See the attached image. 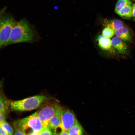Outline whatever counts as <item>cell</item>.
Here are the masks:
<instances>
[{
    "mask_svg": "<svg viewBox=\"0 0 135 135\" xmlns=\"http://www.w3.org/2000/svg\"><path fill=\"white\" fill-rule=\"evenodd\" d=\"M36 32L26 20L16 22L10 36L9 44L32 42L36 40Z\"/></svg>",
    "mask_w": 135,
    "mask_h": 135,
    "instance_id": "1",
    "label": "cell"
},
{
    "mask_svg": "<svg viewBox=\"0 0 135 135\" xmlns=\"http://www.w3.org/2000/svg\"><path fill=\"white\" fill-rule=\"evenodd\" d=\"M14 128L21 130L25 135L39 134L43 127L37 112L14 122Z\"/></svg>",
    "mask_w": 135,
    "mask_h": 135,
    "instance_id": "2",
    "label": "cell"
},
{
    "mask_svg": "<svg viewBox=\"0 0 135 135\" xmlns=\"http://www.w3.org/2000/svg\"><path fill=\"white\" fill-rule=\"evenodd\" d=\"M49 98L43 95H37L22 100L12 101L10 103L11 110L19 111L35 109L48 101Z\"/></svg>",
    "mask_w": 135,
    "mask_h": 135,
    "instance_id": "3",
    "label": "cell"
},
{
    "mask_svg": "<svg viewBox=\"0 0 135 135\" xmlns=\"http://www.w3.org/2000/svg\"><path fill=\"white\" fill-rule=\"evenodd\" d=\"M16 22L10 16H2L0 22V47L2 48L9 44L10 36Z\"/></svg>",
    "mask_w": 135,
    "mask_h": 135,
    "instance_id": "4",
    "label": "cell"
},
{
    "mask_svg": "<svg viewBox=\"0 0 135 135\" xmlns=\"http://www.w3.org/2000/svg\"><path fill=\"white\" fill-rule=\"evenodd\" d=\"M60 106L56 102L48 103L37 112L43 127H48L50 120L55 114Z\"/></svg>",
    "mask_w": 135,
    "mask_h": 135,
    "instance_id": "5",
    "label": "cell"
},
{
    "mask_svg": "<svg viewBox=\"0 0 135 135\" xmlns=\"http://www.w3.org/2000/svg\"><path fill=\"white\" fill-rule=\"evenodd\" d=\"M77 120L72 111L68 109L64 110L61 116L60 126L64 130L67 132Z\"/></svg>",
    "mask_w": 135,
    "mask_h": 135,
    "instance_id": "6",
    "label": "cell"
},
{
    "mask_svg": "<svg viewBox=\"0 0 135 135\" xmlns=\"http://www.w3.org/2000/svg\"><path fill=\"white\" fill-rule=\"evenodd\" d=\"M64 110L63 108L60 106L55 114L50 120L48 127L52 131L60 126L61 116Z\"/></svg>",
    "mask_w": 135,
    "mask_h": 135,
    "instance_id": "7",
    "label": "cell"
},
{
    "mask_svg": "<svg viewBox=\"0 0 135 135\" xmlns=\"http://www.w3.org/2000/svg\"><path fill=\"white\" fill-rule=\"evenodd\" d=\"M96 40L98 46L102 50L110 51L112 49L113 46L112 44L111 40L109 38L102 35H100L97 37Z\"/></svg>",
    "mask_w": 135,
    "mask_h": 135,
    "instance_id": "8",
    "label": "cell"
},
{
    "mask_svg": "<svg viewBox=\"0 0 135 135\" xmlns=\"http://www.w3.org/2000/svg\"><path fill=\"white\" fill-rule=\"evenodd\" d=\"M111 41L112 46L118 50L119 53L121 54L127 53L128 46L123 40L116 36L113 38Z\"/></svg>",
    "mask_w": 135,
    "mask_h": 135,
    "instance_id": "9",
    "label": "cell"
},
{
    "mask_svg": "<svg viewBox=\"0 0 135 135\" xmlns=\"http://www.w3.org/2000/svg\"><path fill=\"white\" fill-rule=\"evenodd\" d=\"M114 34L116 36L125 41H130L132 38L128 29L125 27L116 30L114 31Z\"/></svg>",
    "mask_w": 135,
    "mask_h": 135,
    "instance_id": "10",
    "label": "cell"
},
{
    "mask_svg": "<svg viewBox=\"0 0 135 135\" xmlns=\"http://www.w3.org/2000/svg\"><path fill=\"white\" fill-rule=\"evenodd\" d=\"M106 27L109 28L114 31L124 26L123 22L120 20L114 19L106 20L104 24Z\"/></svg>",
    "mask_w": 135,
    "mask_h": 135,
    "instance_id": "11",
    "label": "cell"
},
{
    "mask_svg": "<svg viewBox=\"0 0 135 135\" xmlns=\"http://www.w3.org/2000/svg\"><path fill=\"white\" fill-rule=\"evenodd\" d=\"M132 7L131 4L127 5L117 14L122 18L128 19L132 17Z\"/></svg>",
    "mask_w": 135,
    "mask_h": 135,
    "instance_id": "12",
    "label": "cell"
},
{
    "mask_svg": "<svg viewBox=\"0 0 135 135\" xmlns=\"http://www.w3.org/2000/svg\"><path fill=\"white\" fill-rule=\"evenodd\" d=\"M83 132V128L78 120L67 131L69 135H82Z\"/></svg>",
    "mask_w": 135,
    "mask_h": 135,
    "instance_id": "13",
    "label": "cell"
},
{
    "mask_svg": "<svg viewBox=\"0 0 135 135\" xmlns=\"http://www.w3.org/2000/svg\"><path fill=\"white\" fill-rule=\"evenodd\" d=\"M131 4V2L130 0H118L116 4L115 11L117 13L124 7Z\"/></svg>",
    "mask_w": 135,
    "mask_h": 135,
    "instance_id": "14",
    "label": "cell"
},
{
    "mask_svg": "<svg viewBox=\"0 0 135 135\" xmlns=\"http://www.w3.org/2000/svg\"><path fill=\"white\" fill-rule=\"evenodd\" d=\"M0 112L6 114V111L8 108V102L2 96H0Z\"/></svg>",
    "mask_w": 135,
    "mask_h": 135,
    "instance_id": "15",
    "label": "cell"
},
{
    "mask_svg": "<svg viewBox=\"0 0 135 135\" xmlns=\"http://www.w3.org/2000/svg\"><path fill=\"white\" fill-rule=\"evenodd\" d=\"M102 34L104 36L110 38L114 36V32L111 28L106 27L103 30Z\"/></svg>",
    "mask_w": 135,
    "mask_h": 135,
    "instance_id": "16",
    "label": "cell"
},
{
    "mask_svg": "<svg viewBox=\"0 0 135 135\" xmlns=\"http://www.w3.org/2000/svg\"><path fill=\"white\" fill-rule=\"evenodd\" d=\"M2 126L7 132L8 135H13V130L9 124L6 120L2 123L0 124Z\"/></svg>",
    "mask_w": 135,
    "mask_h": 135,
    "instance_id": "17",
    "label": "cell"
},
{
    "mask_svg": "<svg viewBox=\"0 0 135 135\" xmlns=\"http://www.w3.org/2000/svg\"><path fill=\"white\" fill-rule=\"evenodd\" d=\"M39 135H53V133L48 127H43L39 132Z\"/></svg>",
    "mask_w": 135,
    "mask_h": 135,
    "instance_id": "18",
    "label": "cell"
},
{
    "mask_svg": "<svg viewBox=\"0 0 135 135\" xmlns=\"http://www.w3.org/2000/svg\"><path fill=\"white\" fill-rule=\"evenodd\" d=\"M6 115V114L4 113L0 112V124H2L5 121Z\"/></svg>",
    "mask_w": 135,
    "mask_h": 135,
    "instance_id": "19",
    "label": "cell"
},
{
    "mask_svg": "<svg viewBox=\"0 0 135 135\" xmlns=\"http://www.w3.org/2000/svg\"><path fill=\"white\" fill-rule=\"evenodd\" d=\"M14 135H25L21 130L19 129L14 128Z\"/></svg>",
    "mask_w": 135,
    "mask_h": 135,
    "instance_id": "20",
    "label": "cell"
},
{
    "mask_svg": "<svg viewBox=\"0 0 135 135\" xmlns=\"http://www.w3.org/2000/svg\"><path fill=\"white\" fill-rule=\"evenodd\" d=\"M0 135H8V134L2 126L0 125Z\"/></svg>",
    "mask_w": 135,
    "mask_h": 135,
    "instance_id": "21",
    "label": "cell"
},
{
    "mask_svg": "<svg viewBox=\"0 0 135 135\" xmlns=\"http://www.w3.org/2000/svg\"><path fill=\"white\" fill-rule=\"evenodd\" d=\"M132 7V17H135V3L133 4Z\"/></svg>",
    "mask_w": 135,
    "mask_h": 135,
    "instance_id": "22",
    "label": "cell"
},
{
    "mask_svg": "<svg viewBox=\"0 0 135 135\" xmlns=\"http://www.w3.org/2000/svg\"><path fill=\"white\" fill-rule=\"evenodd\" d=\"M60 135H69L67 131L63 130Z\"/></svg>",
    "mask_w": 135,
    "mask_h": 135,
    "instance_id": "23",
    "label": "cell"
},
{
    "mask_svg": "<svg viewBox=\"0 0 135 135\" xmlns=\"http://www.w3.org/2000/svg\"><path fill=\"white\" fill-rule=\"evenodd\" d=\"M134 20L135 21V18H134Z\"/></svg>",
    "mask_w": 135,
    "mask_h": 135,
    "instance_id": "24",
    "label": "cell"
},
{
    "mask_svg": "<svg viewBox=\"0 0 135 135\" xmlns=\"http://www.w3.org/2000/svg\"></svg>",
    "mask_w": 135,
    "mask_h": 135,
    "instance_id": "25",
    "label": "cell"
}]
</instances>
